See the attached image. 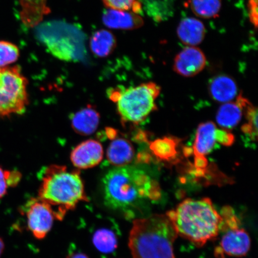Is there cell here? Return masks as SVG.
I'll use <instances>...</instances> for the list:
<instances>
[{
    "instance_id": "20",
    "label": "cell",
    "mask_w": 258,
    "mask_h": 258,
    "mask_svg": "<svg viewBox=\"0 0 258 258\" xmlns=\"http://www.w3.org/2000/svg\"><path fill=\"white\" fill-rule=\"evenodd\" d=\"M243 112V107L237 99L236 102L225 103L217 112V123L225 129L233 128L239 123Z\"/></svg>"
},
{
    "instance_id": "5",
    "label": "cell",
    "mask_w": 258,
    "mask_h": 258,
    "mask_svg": "<svg viewBox=\"0 0 258 258\" xmlns=\"http://www.w3.org/2000/svg\"><path fill=\"white\" fill-rule=\"evenodd\" d=\"M160 92L159 86L150 82L127 89H111L108 95L117 105L122 120L138 124L156 109L155 101Z\"/></svg>"
},
{
    "instance_id": "9",
    "label": "cell",
    "mask_w": 258,
    "mask_h": 258,
    "mask_svg": "<svg viewBox=\"0 0 258 258\" xmlns=\"http://www.w3.org/2000/svg\"><path fill=\"white\" fill-rule=\"evenodd\" d=\"M206 66L204 53L196 47L187 46L174 59L173 70L179 75L192 77L198 75Z\"/></svg>"
},
{
    "instance_id": "12",
    "label": "cell",
    "mask_w": 258,
    "mask_h": 258,
    "mask_svg": "<svg viewBox=\"0 0 258 258\" xmlns=\"http://www.w3.org/2000/svg\"><path fill=\"white\" fill-rule=\"evenodd\" d=\"M47 2L48 0H19L21 6L19 16L25 27L33 28L43 22L51 12Z\"/></svg>"
},
{
    "instance_id": "15",
    "label": "cell",
    "mask_w": 258,
    "mask_h": 258,
    "mask_svg": "<svg viewBox=\"0 0 258 258\" xmlns=\"http://www.w3.org/2000/svg\"><path fill=\"white\" fill-rule=\"evenodd\" d=\"M177 35L183 44L187 46L196 47L204 40L206 28L198 19L186 18L180 22L177 28Z\"/></svg>"
},
{
    "instance_id": "17",
    "label": "cell",
    "mask_w": 258,
    "mask_h": 258,
    "mask_svg": "<svg viewBox=\"0 0 258 258\" xmlns=\"http://www.w3.org/2000/svg\"><path fill=\"white\" fill-rule=\"evenodd\" d=\"M210 94L215 101L227 103L233 100L237 95V86L231 77L219 75L213 78L209 83Z\"/></svg>"
},
{
    "instance_id": "22",
    "label": "cell",
    "mask_w": 258,
    "mask_h": 258,
    "mask_svg": "<svg viewBox=\"0 0 258 258\" xmlns=\"http://www.w3.org/2000/svg\"><path fill=\"white\" fill-rule=\"evenodd\" d=\"M237 99L246 112L247 120V123L242 126L241 130L251 141H256L257 137V109L241 95L238 96Z\"/></svg>"
},
{
    "instance_id": "11",
    "label": "cell",
    "mask_w": 258,
    "mask_h": 258,
    "mask_svg": "<svg viewBox=\"0 0 258 258\" xmlns=\"http://www.w3.org/2000/svg\"><path fill=\"white\" fill-rule=\"evenodd\" d=\"M109 138L111 142L106 151L108 163L115 167L128 166L134 159L133 145L126 139L117 137L116 132Z\"/></svg>"
},
{
    "instance_id": "25",
    "label": "cell",
    "mask_w": 258,
    "mask_h": 258,
    "mask_svg": "<svg viewBox=\"0 0 258 258\" xmlns=\"http://www.w3.org/2000/svg\"><path fill=\"white\" fill-rule=\"evenodd\" d=\"M20 56V50L16 44L7 41H0V68L11 66Z\"/></svg>"
},
{
    "instance_id": "13",
    "label": "cell",
    "mask_w": 258,
    "mask_h": 258,
    "mask_svg": "<svg viewBox=\"0 0 258 258\" xmlns=\"http://www.w3.org/2000/svg\"><path fill=\"white\" fill-rule=\"evenodd\" d=\"M102 21L109 28L131 30L144 25L143 19L134 12L107 9L102 16Z\"/></svg>"
},
{
    "instance_id": "27",
    "label": "cell",
    "mask_w": 258,
    "mask_h": 258,
    "mask_svg": "<svg viewBox=\"0 0 258 258\" xmlns=\"http://www.w3.org/2000/svg\"><path fill=\"white\" fill-rule=\"evenodd\" d=\"M107 9L129 11L137 4L138 0H102Z\"/></svg>"
},
{
    "instance_id": "24",
    "label": "cell",
    "mask_w": 258,
    "mask_h": 258,
    "mask_svg": "<svg viewBox=\"0 0 258 258\" xmlns=\"http://www.w3.org/2000/svg\"><path fill=\"white\" fill-rule=\"evenodd\" d=\"M177 141L172 138L158 139L150 144V149L155 156L161 160H169L177 154Z\"/></svg>"
},
{
    "instance_id": "4",
    "label": "cell",
    "mask_w": 258,
    "mask_h": 258,
    "mask_svg": "<svg viewBox=\"0 0 258 258\" xmlns=\"http://www.w3.org/2000/svg\"><path fill=\"white\" fill-rule=\"evenodd\" d=\"M40 174L38 198L56 208L58 220H62L67 211L75 209L79 203L88 201L79 170L53 164L45 167Z\"/></svg>"
},
{
    "instance_id": "26",
    "label": "cell",
    "mask_w": 258,
    "mask_h": 258,
    "mask_svg": "<svg viewBox=\"0 0 258 258\" xmlns=\"http://www.w3.org/2000/svg\"><path fill=\"white\" fill-rule=\"evenodd\" d=\"M21 177L19 171L5 170L0 167V199L6 195L9 187L18 185Z\"/></svg>"
},
{
    "instance_id": "23",
    "label": "cell",
    "mask_w": 258,
    "mask_h": 258,
    "mask_svg": "<svg viewBox=\"0 0 258 258\" xmlns=\"http://www.w3.org/2000/svg\"><path fill=\"white\" fill-rule=\"evenodd\" d=\"M96 249L103 253H110L117 249L118 242L115 234L108 229L97 230L93 237Z\"/></svg>"
},
{
    "instance_id": "16",
    "label": "cell",
    "mask_w": 258,
    "mask_h": 258,
    "mask_svg": "<svg viewBox=\"0 0 258 258\" xmlns=\"http://www.w3.org/2000/svg\"><path fill=\"white\" fill-rule=\"evenodd\" d=\"M71 121L73 128L77 134L89 135L94 133L98 128L100 115L94 108L89 105L72 115Z\"/></svg>"
},
{
    "instance_id": "21",
    "label": "cell",
    "mask_w": 258,
    "mask_h": 258,
    "mask_svg": "<svg viewBox=\"0 0 258 258\" xmlns=\"http://www.w3.org/2000/svg\"><path fill=\"white\" fill-rule=\"evenodd\" d=\"M189 7L199 18L211 19L217 17L221 11V0H189Z\"/></svg>"
},
{
    "instance_id": "31",
    "label": "cell",
    "mask_w": 258,
    "mask_h": 258,
    "mask_svg": "<svg viewBox=\"0 0 258 258\" xmlns=\"http://www.w3.org/2000/svg\"><path fill=\"white\" fill-rule=\"evenodd\" d=\"M5 250V243L2 238L0 237V257L2 256L3 251Z\"/></svg>"
},
{
    "instance_id": "6",
    "label": "cell",
    "mask_w": 258,
    "mask_h": 258,
    "mask_svg": "<svg viewBox=\"0 0 258 258\" xmlns=\"http://www.w3.org/2000/svg\"><path fill=\"white\" fill-rule=\"evenodd\" d=\"M28 84L20 67L0 68V117L23 114L28 105Z\"/></svg>"
},
{
    "instance_id": "3",
    "label": "cell",
    "mask_w": 258,
    "mask_h": 258,
    "mask_svg": "<svg viewBox=\"0 0 258 258\" xmlns=\"http://www.w3.org/2000/svg\"><path fill=\"white\" fill-rule=\"evenodd\" d=\"M177 236L167 216L156 214L134 221L128 246L134 258H175Z\"/></svg>"
},
{
    "instance_id": "10",
    "label": "cell",
    "mask_w": 258,
    "mask_h": 258,
    "mask_svg": "<svg viewBox=\"0 0 258 258\" xmlns=\"http://www.w3.org/2000/svg\"><path fill=\"white\" fill-rule=\"evenodd\" d=\"M104 157V149L99 141L89 140L74 148L71 153V160L77 168H92L101 162Z\"/></svg>"
},
{
    "instance_id": "30",
    "label": "cell",
    "mask_w": 258,
    "mask_h": 258,
    "mask_svg": "<svg viewBox=\"0 0 258 258\" xmlns=\"http://www.w3.org/2000/svg\"><path fill=\"white\" fill-rule=\"evenodd\" d=\"M67 258H89L88 255L80 251H72L69 254Z\"/></svg>"
},
{
    "instance_id": "19",
    "label": "cell",
    "mask_w": 258,
    "mask_h": 258,
    "mask_svg": "<svg viewBox=\"0 0 258 258\" xmlns=\"http://www.w3.org/2000/svg\"><path fill=\"white\" fill-rule=\"evenodd\" d=\"M117 46L115 35L107 30L97 31L90 40L92 52L97 57H106L111 54Z\"/></svg>"
},
{
    "instance_id": "14",
    "label": "cell",
    "mask_w": 258,
    "mask_h": 258,
    "mask_svg": "<svg viewBox=\"0 0 258 258\" xmlns=\"http://www.w3.org/2000/svg\"><path fill=\"white\" fill-rule=\"evenodd\" d=\"M217 131L218 128L212 121L199 125L192 148L195 157H205L214 150L216 143H218Z\"/></svg>"
},
{
    "instance_id": "7",
    "label": "cell",
    "mask_w": 258,
    "mask_h": 258,
    "mask_svg": "<svg viewBox=\"0 0 258 258\" xmlns=\"http://www.w3.org/2000/svg\"><path fill=\"white\" fill-rule=\"evenodd\" d=\"M221 240L215 250L217 258L226 256L243 257L249 251L251 240L249 234L241 227L239 218L234 210L229 206L221 209Z\"/></svg>"
},
{
    "instance_id": "8",
    "label": "cell",
    "mask_w": 258,
    "mask_h": 258,
    "mask_svg": "<svg viewBox=\"0 0 258 258\" xmlns=\"http://www.w3.org/2000/svg\"><path fill=\"white\" fill-rule=\"evenodd\" d=\"M29 230L37 239H43L52 228L56 212L47 203L39 198L32 199L25 206Z\"/></svg>"
},
{
    "instance_id": "18",
    "label": "cell",
    "mask_w": 258,
    "mask_h": 258,
    "mask_svg": "<svg viewBox=\"0 0 258 258\" xmlns=\"http://www.w3.org/2000/svg\"><path fill=\"white\" fill-rule=\"evenodd\" d=\"M142 9L157 22L168 20L175 12V0H140Z\"/></svg>"
},
{
    "instance_id": "28",
    "label": "cell",
    "mask_w": 258,
    "mask_h": 258,
    "mask_svg": "<svg viewBox=\"0 0 258 258\" xmlns=\"http://www.w3.org/2000/svg\"><path fill=\"white\" fill-rule=\"evenodd\" d=\"M218 143L225 146H231L234 142V137L233 134L230 133L225 129H219L217 131Z\"/></svg>"
},
{
    "instance_id": "2",
    "label": "cell",
    "mask_w": 258,
    "mask_h": 258,
    "mask_svg": "<svg viewBox=\"0 0 258 258\" xmlns=\"http://www.w3.org/2000/svg\"><path fill=\"white\" fill-rule=\"evenodd\" d=\"M177 235L202 247L218 237L222 218L211 200H185L167 213Z\"/></svg>"
},
{
    "instance_id": "1",
    "label": "cell",
    "mask_w": 258,
    "mask_h": 258,
    "mask_svg": "<svg viewBox=\"0 0 258 258\" xmlns=\"http://www.w3.org/2000/svg\"><path fill=\"white\" fill-rule=\"evenodd\" d=\"M102 183L105 205L129 218L147 202H157L161 197L156 180L134 166L115 167L106 174Z\"/></svg>"
},
{
    "instance_id": "29",
    "label": "cell",
    "mask_w": 258,
    "mask_h": 258,
    "mask_svg": "<svg viewBox=\"0 0 258 258\" xmlns=\"http://www.w3.org/2000/svg\"><path fill=\"white\" fill-rule=\"evenodd\" d=\"M257 2L258 0H249L247 4L250 21L256 29L257 28L258 24Z\"/></svg>"
}]
</instances>
